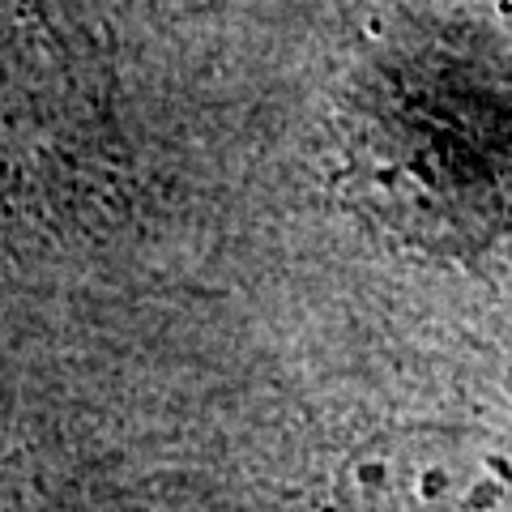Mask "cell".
<instances>
[{"instance_id":"1","label":"cell","mask_w":512,"mask_h":512,"mask_svg":"<svg viewBox=\"0 0 512 512\" xmlns=\"http://www.w3.org/2000/svg\"><path fill=\"white\" fill-rule=\"evenodd\" d=\"M338 491L355 512H512V440L402 431L359 448Z\"/></svg>"}]
</instances>
